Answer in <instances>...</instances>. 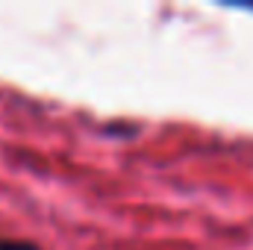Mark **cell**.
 Returning <instances> with one entry per match:
<instances>
[{
	"mask_svg": "<svg viewBox=\"0 0 253 250\" xmlns=\"http://www.w3.org/2000/svg\"><path fill=\"white\" fill-rule=\"evenodd\" d=\"M0 250H42L33 242H21V239H0Z\"/></svg>",
	"mask_w": 253,
	"mask_h": 250,
	"instance_id": "1",
	"label": "cell"
}]
</instances>
